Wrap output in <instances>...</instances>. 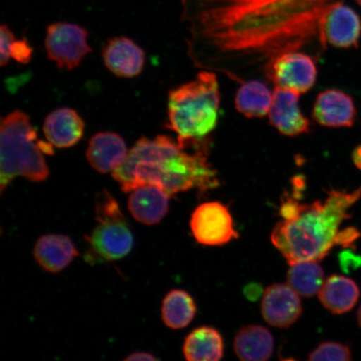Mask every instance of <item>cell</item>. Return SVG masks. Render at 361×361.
I'll use <instances>...</instances> for the list:
<instances>
[{
	"mask_svg": "<svg viewBox=\"0 0 361 361\" xmlns=\"http://www.w3.org/2000/svg\"><path fill=\"white\" fill-rule=\"evenodd\" d=\"M233 347L239 360L265 361L273 355L274 338L268 329L251 324L237 333Z\"/></svg>",
	"mask_w": 361,
	"mask_h": 361,
	"instance_id": "ffe728a7",
	"label": "cell"
},
{
	"mask_svg": "<svg viewBox=\"0 0 361 361\" xmlns=\"http://www.w3.org/2000/svg\"><path fill=\"white\" fill-rule=\"evenodd\" d=\"M309 360L349 361L351 351L349 346L341 343L326 341L320 344L309 355Z\"/></svg>",
	"mask_w": 361,
	"mask_h": 361,
	"instance_id": "d4e9b609",
	"label": "cell"
},
{
	"mask_svg": "<svg viewBox=\"0 0 361 361\" xmlns=\"http://www.w3.org/2000/svg\"><path fill=\"white\" fill-rule=\"evenodd\" d=\"M15 35L6 25H2L0 28V65L6 66L10 62L12 44L15 42Z\"/></svg>",
	"mask_w": 361,
	"mask_h": 361,
	"instance_id": "484cf974",
	"label": "cell"
},
{
	"mask_svg": "<svg viewBox=\"0 0 361 361\" xmlns=\"http://www.w3.org/2000/svg\"><path fill=\"white\" fill-rule=\"evenodd\" d=\"M288 283L300 295L310 298L318 295L324 283V270L317 261H301L290 264Z\"/></svg>",
	"mask_w": 361,
	"mask_h": 361,
	"instance_id": "cb8c5ba5",
	"label": "cell"
},
{
	"mask_svg": "<svg viewBox=\"0 0 361 361\" xmlns=\"http://www.w3.org/2000/svg\"><path fill=\"white\" fill-rule=\"evenodd\" d=\"M311 116L316 123L326 128H350L355 123L356 109L348 94L329 89L316 97Z\"/></svg>",
	"mask_w": 361,
	"mask_h": 361,
	"instance_id": "4fadbf2b",
	"label": "cell"
},
{
	"mask_svg": "<svg viewBox=\"0 0 361 361\" xmlns=\"http://www.w3.org/2000/svg\"><path fill=\"white\" fill-rule=\"evenodd\" d=\"M322 31L327 44L341 49L357 47L361 36L360 18L342 0L329 8L324 18Z\"/></svg>",
	"mask_w": 361,
	"mask_h": 361,
	"instance_id": "7c38bea8",
	"label": "cell"
},
{
	"mask_svg": "<svg viewBox=\"0 0 361 361\" xmlns=\"http://www.w3.org/2000/svg\"><path fill=\"white\" fill-rule=\"evenodd\" d=\"M357 319H358L359 326L361 328V306L360 307V309L358 310Z\"/></svg>",
	"mask_w": 361,
	"mask_h": 361,
	"instance_id": "f546056e",
	"label": "cell"
},
{
	"mask_svg": "<svg viewBox=\"0 0 361 361\" xmlns=\"http://www.w3.org/2000/svg\"><path fill=\"white\" fill-rule=\"evenodd\" d=\"M112 177L128 193L146 185L159 187L169 196L193 188L203 192L219 186L218 173L201 149L188 152L166 135L140 139Z\"/></svg>",
	"mask_w": 361,
	"mask_h": 361,
	"instance_id": "3957f363",
	"label": "cell"
},
{
	"mask_svg": "<svg viewBox=\"0 0 361 361\" xmlns=\"http://www.w3.org/2000/svg\"><path fill=\"white\" fill-rule=\"evenodd\" d=\"M96 214L97 224L87 238V260L96 263L123 259L133 250V233L118 202L106 190L97 195Z\"/></svg>",
	"mask_w": 361,
	"mask_h": 361,
	"instance_id": "8992f818",
	"label": "cell"
},
{
	"mask_svg": "<svg viewBox=\"0 0 361 361\" xmlns=\"http://www.w3.org/2000/svg\"><path fill=\"white\" fill-rule=\"evenodd\" d=\"M274 94L263 81L250 80L242 83L237 90L235 107L247 118H263L269 114Z\"/></svg>",
	"mask_w": 361,
	"mask_h": 361,
	"instance_id": "7402d4cb",
	"label": "cell"
},
{
	"mask_svg": "<svg viewBox=\"0 0 361 361\" xmlns=\"http://www.w3.org/2000/svg\"><path fill=\"white\" fill-rule=\"evenodd\" d=\"M196 313L195 301L186 291L171 290L162 301L161 319L170 329L187 327L195 317Z\"/></svg>",
	"mask_w": 361,
	"mask_h": 361,
	"instance_id": "603a6c76",
	"label": "cell"
},
{
	"mask_svg": "<svg viewBox=\"0 0 361 361\" xmlns=\"http://www.w3.org/2000/svg\"><path fill=\"white\" fill-rule=\"evenodd\" d=\"M128 147L120 135L104 132L99 133L89 142L87 152V160L98 173H113L123 164L128 155Z\"/></svg>",
	"mask_w": 361,
	"mask_h": 361,
	"instance_id": "9a60e30c",
	"label": "cell"
},
{
	"mask_svg": "<svg viewBox=\"0 0 361 361\" xmlns=\"http://www.w3.org/2000/svg\"><path fill=\"white\" fill-rule=\"evenodd\" d=\"M352 160L358 169L361 170V145L356 147L352 153Z\"/></svg>",
	"mask_w": 361,
	"mask_h": 361,
	"instance_id": "f1b7e54d",
	"label": "cell"
},
{
	"mask_svg": "<svg viewBox=\"0 0 361 361\" xmlns=\"http://www.w3.org/2000/svg\"><path fill=\"white\" fill-rule=\"evenodd\" d=\"M300 94L293 90L275 87L269 112V123L286 137H296L310 132V121L300 107Z\"/></svg>",
	"mask_w": 361,
	"mask_h": 361,
	"instance_id": "8fae6325",
	"label": "cell"
},
{
	"mask_svg": "<svg viewBox=\"0 0 361 361\" xmlns=\"http://www.w3.org/2000/svg\"><path fill=\"white\" fill-rule=\"evenodd\" d=\"M318 295L324 308L334 314H343L357 303L360 290L351 279L335 274L324 281Z\"/></svg>",
	"mask_w": 361,
	"mask_h": 361,
	"instance_id": "d6986e66",
	"label": "cell"
},
{
	"mask_svg": "<svg viewBox=\"0 0 361 361\" xmlns=\"http://www.w3.org/2000/svg\"><path fill=\"white\" fill-rule=\"evenodd\" d=\"M290 284L274 283L266 288L261 304V312L270 326L287 329L302 314V303Z\"/></svg>",
	"mask_w": 361,
	"mask_h": 361,
	"instance_id": "30bf717a",
	"label": "cell"
},
{
	"mask_svg": "<svg viewBox=\"0 0 361 361\" xmlns=\"http://www.w3.org/2000/svg\"><path fill=\"white\" fill-rule=\"evenodd\" d=\"M361 197V187L353 192L331 190L324 201L300 203L293 196L281 202V221L275 225L271 241L288 264L322 261L335 245L350 246L360 236L355 228L340 231L349 210Z\"/></svg>",
	"mask_w": 361,
	"mask_h": 361,
	"instance_id": "7a4b0ae2",
	"label": "cell"
},
{
	"mask_svg": "<svg viewBox=\"0 0 361 361\" xmlns=\"http://www.w3.org/2000/svg\"><path fill=\"white\" fill-rule=\"evenodd\" d=\"M169 197L164 189L154 185H146L130 193L128 209L137 222L154 225L160 223L168 214Z\"/></svg>",
	"mask_w": 361,
	"mask_h": 361,
	"instance_id": "2e32d148",
	"label": "cell"
},
{
	"mask_svg": "<svg viewBox=\"0 0 361 361\" xmlns=\"http://www.w3.org/2000/svg\"><path fill=\"white\" fill-rule=\"evenodd\" d=\"M342 0H182L188 55L237 83L266 75L275 59L327 47L322 26Z\"/></svg>",
	"mask_w": 361,
	"mask_h": 361,
	"instance_id": "6da1fadb",
	"label": "cell"
},
{
	"mask_svg": "<svg viewBox=\"0 0 361 361\" xmlns=\"http://www.w3.org/2000/svg\"><path fill=\"white\" fill-rule=\"evenodd\" d=\"M221 94L214 72L202 70L197 78L170 90L169 128L184 148H201L219 123Z\"/></svg>",
	"mask_w": 361,
	"mask_h": 361,
	"instance_id": "277c9868",
	"label": "cell"
},
{
	"mask_svg": "<svg viewBox=\"0 0 361 361\" xmlns=\"http://www.w3.org/2000/svg\"><path fill=\"white\" fill-rule=\"evenodd\" d=\"M44 133L48 142L57 148L75 145L84 135L85 123L78 113L71 108H60L45 118Z\"/></svg>",
	"mask_w": 361,
	"mask_h": 361,
	"instance_id": "ac0fdd59",
	"label": "cell"
},
{
	"mask_svg": "<svg viewBox=\"0 0 361 361\" xmlns=\"http://www.w3.org/2000/svg\"><path fill=\"white\" fill-rule=\"evenodd\" d=\"M356 2L359 4V6L361 7V0H355Z\"/></svg>",
	"mask_w": 361,
	"mask_h": 361,
	"instance_id": "4dcf8cb0",
	"label": "cell"
},
{
	"mask_svg": "<svg viewBox=\"0 0 361 361\" xmlns=\"http://www.w3.org/2000/svg\"><path fill=\"white\" fill-rule=\"evenodd\" d=\"M102 56L108 69L118 78H135L142 73L145 64V52L126 37L109 39L103 49Z\"/></svg>",
	"mask_w": 361,
	"mask_h": 361,
	"instance_id": "5bb4252c",
	"label": "cell"
},
{
	"mask_svg": "<svg viewBox=\"0 0 361 361\" xmlns=\"http://www.w3.org/2000/svg\"><path fill=\"white\" fill-rule=\"evenodd\" d=\"M190 227L194 238L202 245L222 246L238 238L231 214L219 202L198 206L192 215Z\"/></svg>",
	"mask_w": 361,
	"mask_h": 361,
	"instance_id": "9c48e42d",
	"label": "cell"
},
{
	"mask_svg": "<svg viewBox=\"0 0 361 361\" xmlns=\"http://www.w3.org/2000/svg\"><path fill=\"white\" fill-rule=\"evenodd\" d=\"M317 75L314 56L303 51H292L275 59L266 75V80L275 87L305 94L312 89Z\"/></svg>",
	"mask_w": 361,
	"mask_h": 361,
	"instance_id": "ba28073f",
	"label": "cell"
},
{
	"mask_svg": "<svg viewBox=\"0 0 361 361\" xmlns=\"http://www.w3.org/2000/svg\"><path fill=\"white\" fill-rule=\"evenodd\" d=\"M224 350L222 335L213 327H198L185 338L183 355L188 361H218Z\"/></svg>",
	"mask_w": 361,
	"mask_h": 361,
	"instance_id": "44dd1931",
	"label": "cell"
},
{
	"mask_svg": "<svg viewBox=\"0 0 361 361\" xmlns=\"http://www.w3.org/2000/svg\"><path fill=\"white\" fill-rule=\"evenodd\" d=\"M0 139V190L3 193L19 176L32 182H43L49 171L43 154H53L52 144L39 141L29 116L19 110L1 121Z\"/></svg>",
	"mask_w": 361,
	"mask_h": 361,
	"instance_id": "5b68a950",
	"label": "cell"
},
{
	"mask_svg": "<svg viewBox=\"0 0 361 361\" xmlns=\"http://www.w3.org/2000/svg\"><path fill=\"white\" fill-rule=\"evenodd\" d=\"M79 252L71 239L62 234H48L38 239L34 256L40 267L49 273L61 272Z\"/></svg>",
	"mask_w": 361,
	"mask_h": 361,
	"instance_id": "e0dca14e",
	"label": "cell"
},
{
	"mask_svg": "<svg viewBox=\"0 0 361 361\" xmlns=\"http://www.w3.org/2000/svg\"><path fill=\"white\" fill-rule=\"evenodd\" d=\"M44 45L49 60L61 69H74L92 52L87 30L66 22L48 26Z\"/></svg>",
	"mask_w": 361,
	"mask_h": 361,
	"instance_id": "52a82bcc",
	"label": "cell"
},
{
	"mask_svg": "<svg viewBox=\"0 0 361 361\" xmlns=\"http://www.w3.org/2000/svg\"><path fill=\"white\" fill-rule=\"evenodd\" d=\"M33 55V49L30 47L28 42L25 39L15 40L13 43L11 56L17 62L21 64H28Z\"/></svg>",
	"mask_w": 361,
	"mask_h": 361,
	"instance_id": "4316f807",
	"label": "cell"
},
{
	"mask_svg": "<svg viewBox=\"0 0 361 361\" xmlns=\"http://www.w3.org/2000/svg\"><path fill=\"white\" fill-rule=\"evenodd\" d=\"M157 360L154 355L146 353V352H135L125 359L126 361H153Z\"/></svg>",
	"mask_w": 361,
	"mask_h": 361,
	"instance_id": "83f0119b",
	"label": "cell"
}]
</instances>
